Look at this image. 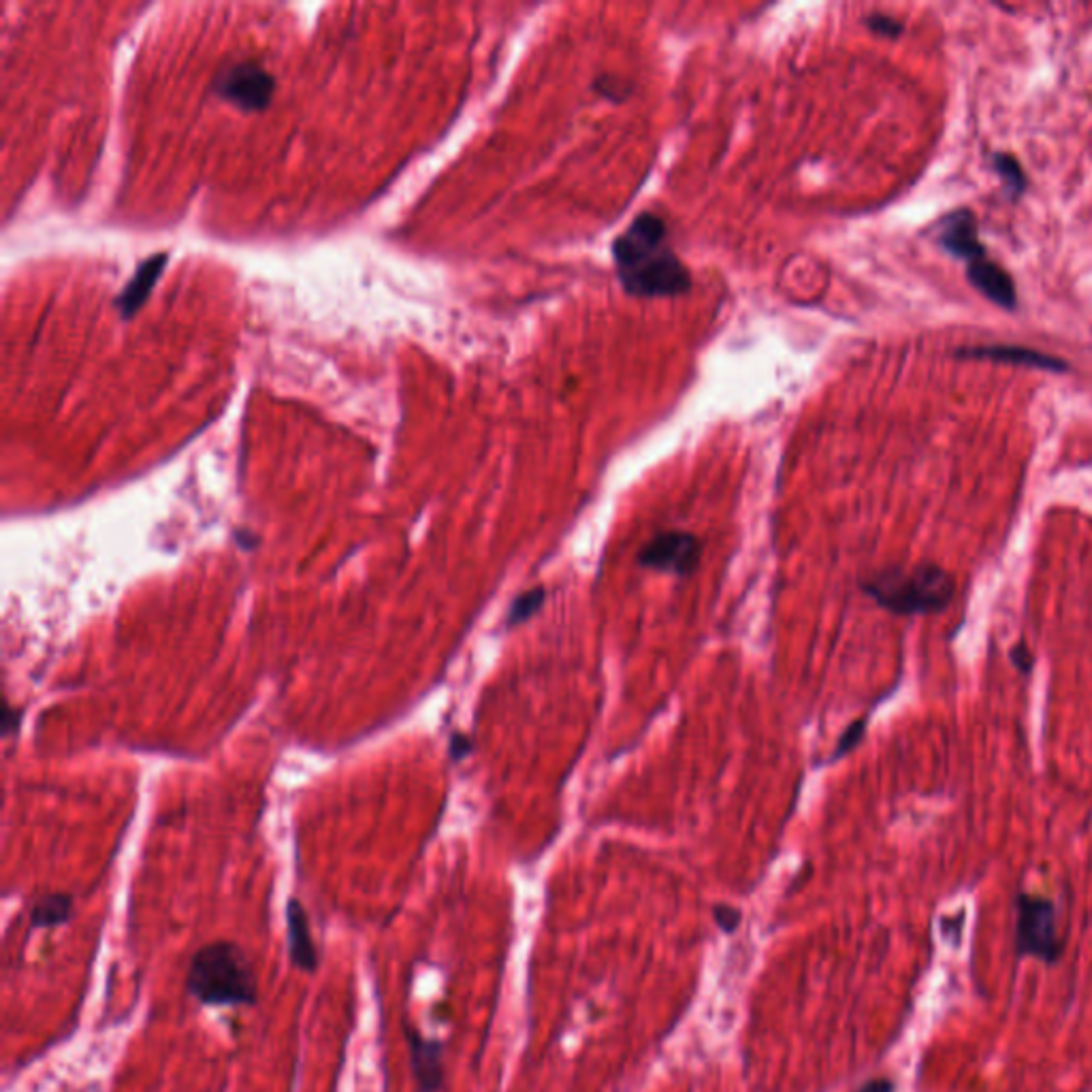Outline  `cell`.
I'll list each match as a JSON object with an SVG mask.
<instances>
[{"mask_svg": "<svg viewBox=\"0 0 1092 1092\" xmlns=\"http://www.w3.org/2000/svg\"><path fill=\"white\" fill-rule=\"evenodd\" d=\"M623 286L636 297H668L690 288L688 270L677 259L660 216L643 214L615 242Z\"/></svg>", "mask_w": 1092, "mask_h": 1092, "instance_id": "cell-1", "label": "cell"}, {"mask_svg": "<svg viewBox=\"0 0 1092 1092\" xmlns=\"http://www.w3.org/2000/svg\"><path fill=\"white\" fill-rule=\"evenodd\" d=\"M186 990L208 1007H253L259 984L242 945L214 941L199 947L189 964Z\"/></svg>", "mask_w": 1092, "mask_h": 1092, "instance_id": "cell-2", "label": "cell"}, {"mask_svg": "<svg viewBox=\"0 0 1092 1092\" xmlns=\"http://www.w3.org/2000/svg\"><path fill=\"white\" fill-rule=\"evenodd\" d=\"M860 589L894 615H930L951 602L956 583L937 564H915L875 570L860 581Z\"/></svg>", "mask_w": 1092, "mask_h": 1092, "instance_id": "cell-3", "label": "cell"}, {"mask_svg": "<svg viewBox=\"0 0 1092 1092\" xmlns=\"http://www.w3.org/2000/svg\"><path fill=\"white\" fill-rule=\"evenodd\" d=\"M702 551L705 544L696 534L685 529H666L638 551V564L655 572L692 576L700 566Z\"/></svg>", "mask_w": 1092, "mask_h": 1092, "instance_id": "cell-4", "label": "cell"}, {"mask_svg": "<svg viewBox=\"0 0 1092 1092\" xmlns=\"http://www.w3.org/2000/svg\"><path fill=\"white\" fill-rule=\"evenodd\" d=\"M275 80L257 62H238L218 73L214 92L244 112H261L272 103Z\"/></svg>", "mask_w": 1092, "mask_h": 1092, "instance_id": "cell-5", "label": "cell"}, {"mask_svg": "<svg viewBox=\"0 0 1092 1092\" xmlns=\"http://www.w3.org/2000/svg\"><path fill=\"white\" fill-rule=\"evenodd\" d=\"M1018 947L1022 954L1056 958V909L1050 900L1028 894L1018 898Z\"/></svg>", "mask_w": 1092, "mask_h": 1092, "instance_id": "cell-6", "label": "cell"}, {"mask_svg": "<svg viewBox=\"0 0 1092 1092\" xmlns=\"http://www.w3.org/2000/svg\"><path fill=\"white\" fill-rule=\"evenodd\" d=\"M403 1035L408 1041L416 1092H440L444 1086V1043L423 1037L408 1022L403 1024Z\"/></svg>", "mask_w": 1092, "mask_h": 1092, "instance_id": "cell-7", "label": "cell"}, {"mask_svg": "<svg viewBox=\"0 0 1092 1092\" xmlns=\"http://www.w3.org/2000/svg\"><path fill=\"white\" fill-rule=\"evenodd\" d=\"M939 246L954 259L973 263L986 257V248L979 242L977 218L969 208L949 212L939 223Z\"/></svg>", "mask_w": 1092, "mask_h": 1092, "instance_id": "cell-8", "label": "cell"}, {"mask_svg": "<svg viewBox=\"0 0 1092 1092\" xmlns=\"http://www.w3.org/2000/svg\"><path fill=\"white\" fill-rule=\"evenodd\" d=\"M966 277L973 288H977L986 299L1003 309H1016L1018 292L1011 275L990 259H977L966 263Z\"/></svg>", "mask_w": 1092, "mask_h": 1092, "instance_id": "cell-9", "label": "cell"}, {"mask_svg": "<svg viewBox=\"0 0 1092 1092\" xmlns=\"http://www.w3.org/2000/svg\"><path fill=\"white\" fill-rule=\"evenodd\" d=\"M286 937L292 966L305 973H314L318 969V949L311 939L307 913L297 898H290L286 904Z\"/></svg>", "mask_w": 1092, "mask_h": 1092, "instance_id": "cell-10", "label": "cell"}, {"mask_svg": "<svg viewBox=\"0 0 1092 1092\" xmlns=\"http://www.w3.org/2000/svg\"><path fill=\"white\" fill-rule=\"evenodd\" d=\"M956 356L960 358H984V361H998V363H1011V365H1024V367H1037L1045 371H1067L1069 363L1063 358L1043 354L1033 348L1024 346H973V348H960L956 350Z\"/></svg>", "mask_w": 1092, "mask_h": 1092, "instance_id": "cell-11", "label": "cell"}, {"mask_svg": "<svg viewBox=\"0 0 1092 1092\" xmlns=\"http://www.w3.org/2000/svg\"><path fill=\"white\" fill-rule=\"evenodd\" d=\"M165 265H167V255L150 257L142 265H139V270L135 272L133 279L127 284V288H124V292L120 294L118 301H116V307L120 309V314L124 318H131L135 311L144 305L152 286L156 284V279L161 277Z\"/></svg>", "mask_w": 1092, "mask_h": 1092, "instance_id": "cell-12", "label": "cell"}, {"mask_svg": "<svg viewBox=\"0 0 1092 1092\" xmlns=\"http://www.w3.org/2000/svg\"><path fill=\"white\" fill-rule=\"evenodd\" d=\"M73 915V896L67 892H52L41 896L30 911L33 928H56L67 924Z\"/></svg>", "mask_w": 1092, "mask_h": 1092, "instance_id": "cell-13", "label": "cell"}, {"mask_svg": "<svg viewBox=\"0 0 1092 1092\" xmlns=\"http://www.w3.org/2000/svg\"><path fill=\"white\" fill-rule=\"evenodd\" d=\"M544 602H546V589L544 587H532V589L523 591V594H519L508 606V613H506V619H504L506 628H517V626H521V623L532 619L544 606Z\"/></svg>", "mask_w": 1092, "mask_h": 1092, "instance_id": "cell-14", "label": "cell"}, {"mask_svg": "<svg viewBox=\"0 0 1092 1092\" xmlns=\"http://www.w3.org/2000/svg\"><path fill=\"white\" fill-rule=\"evenodd\" d=\"M992 169L994 174L1001 178L1007 186V191L1011 193V197L1016 199L1020 197L1024 191H1026V176H1024V169L1022 165L1013 159L1011 154H1005V152H994L992 154Z\"/></svg>", "mask_w": 1092, "mask_h": 1092, "instance_id": "cell-15", "label": "cell"}, {"mask_svg": "<svg viewBox=\"0 0 1092 1092\" xmlns=\"http://www.w3.org/2000/svg\"><path fill=\"white\" fill-rule=\"evenodd\" d=\"M864 732H866V720H855L853 724H849L847 730L843 732V735L838 737L836 747H834V752H832L830 760H838V758L847 756L849 752H853V749L857 747V743L862 741Z\"/></svg>", "mask_w": 1092, "mask_h": 1092, "instance_id": "cell-16", "label": "cell"}, {"mask_svg": "<svg viewBox=\"0 0 1092 1092\" xmlns=\"http://www.w3.org/2000/svg\"><path fill=\"white\" fill-rule=\"evenodd\" d=\"M713 917H715V924L720 926L724 932H735L741 926L743 913H741V909L732 907V904H715Z\"/></svg>", "mask_w": 1092, "mask_h": 1092, "instance_id": "cell-17", "label": "cell"}, {"mask_svg": "<svg viewBox=\"0 0 1092 1092\" xmlns=\"http://www.w3.org/2000/svg\"><path fill=\"white\" fill-rule=\"evenodd\" d=\"M472 749H474L472 739H470V737H465V735H461V732H457V735H452V737H450L448 754H450V758L455 760V762L465 760L467 756L472 754Z\"/></svg>", "mask_w": 1092, "mask_h": 1092, "instance_id": "cell-18", "label": "cell"}, {"mask_svg": "<svg viewBox=\"0 0 1092 1092\" xmlns=\"http://www.w3.org/2000/svg\"><path fill=\"white\" fill-rule=\"evenodd\" d=\"M1011 662L1016 664V668L1020 670V673L1028 675L1033 668V653L1031 649H1028L1024 643H1020L1018 647L1011 649Z\"/></svg>", "mask_w": 1092, "mask_h": 1092, "instance_id": "cell-19", "label": "cell"}, {"mask_svg": "<svg viewBox=\"0 0 1092 1092\" xmlns=\"http://www.w3.org/2000/svg\"><path fill=\"white\" fill-rule=\"evenodd\" d=\"M870 26H872V30H877V33L887 35V37H896L902 30V26L896 20L885 18V15H872Z\"/></svg>", "mask_w": 1092, "mask_h": 1092, "instance_id": "cell-20", "label": "cell"}, {"mask_svg": "<svg viewBox=\"0 0 1092 1092\" xmlns=\"http://www.w3.org/2000/svg\"><path fill=\"white\" fill-rule=\"evenodd\" d=\"M894 1084L890 1080H870L864 1086L857 1088L855 1092H892Z\"/></svg>", "mask_w": 1092, "mask_h": 1092, "instance_id": "cell-21", "label": "cell"}, {"mask_svg": "<svg viewBox=\"0 0 1092 1092\" xmlns=\"http://www.w3.org/2000/svg\"><path fill=\"white\" fill-rule=\"evenodd\" d=\"M13 717H18V713H15V711H13L11 707H7V709H5V715H3V726H5V735H9V730H13L15 726H18V724H15V722H13Z\"/></svg>", "mask_w": 1092, "mask_h": 1092, "instance_id": "cell-22", "label": "cell"}]
</instances>
